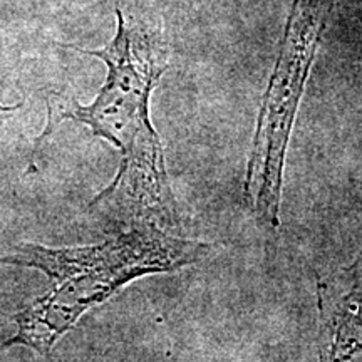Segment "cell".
I'll use <instances>...</instances> for the list:
<instances>
[{
    "instance_id": "cell-1",
    "label": "cell",
    "mask_w": 362,
    "mask_h": 362,
    "mask_svg": "<svg viewBox=\"0 0 362 362\" xmlns=\"http://www.w3.org/2000/svg\"><path fill=\"white\" fill-rule=\"evenodd\" d=\"M117 30L106 47L76 51L106 64L107 76L96 99L83 106L64 93H51L47 124L35 141L29 170L35 166L40 144L66 119L88 126L94 136L119 149L121 161L115 178L89 203L128 226L156 225L175 233L181 228L165 149L149 117V99L168 69V45L160 30L128 25L117 8Z\"/></svg>"
},
{
    "instance_id": "cell-2",
    "label": "cell",
    "mask_w": 362,
    "mask_h": 362,
    "mask_svg": "<svg viewBox=\"0 0 362 362\" xmlns=\"http://www.w3.org/2000/svg\"><path fill=\"white\" fill-rule=\"evenodd\" d=\"M211 248V243L178 237L156 225L129 226L96 245L51 248L19 243L0 264L42 272L49 288L12 315L17 332L0 342V352L24 346L49 356L81 317L110 300L129 282L187 269Z\"/></svg>"
},
{
    "instance_id": "cell-3",
    "label": "cell",
    "mask_w": 362,
    "mask_h": 362,
    "mask_svg": "<svg viewBox=\"0 0 362 362\" xmlns=\"http://www.w3.org/2000/svg\"><path fill=\"white\" fill-rule=\"evenodd\" d=\"M334 0H296L282 47L262 99L245 173V200L265 232L280 226L291 134Z\"/></svg>"
},
{
    "instance_id": "cell-4",
    "label": "cell",
    "mask_w": 362,
    "mask_h": 362,
    "mask_svg": "<svg viewBox=\"0 0 362 362\" xmlns=\"http://www.w3.org/2000/svg\"><path fill=\"white\" fill-rule=\"evenodd\" d=\"M320 362H362V310L336 279L317 285Z\"/></svg>"
},
{
    "instance_id": "cell-5",
    "label": "cell",
    "mask_w": 362,
    "mask_h": 362,
    "mask_svg": "<svg viewBox=\"0 0 362 362\" xmlns=\"http://www.w3.org/2000/svg\"><path fill=\"white\" fill-rule=\"evenodd\" d=\"M342 285L344 291L356 300H362V252L357 260L347 269L341 277L336 279Z\"/></svg>"
},
{
    "instance_id": "cell-6",
    "label": "cell",
    "mask_w": 362,
    "mask_h": 362,
    "mask_svg": "<svg viewBox=\"0 0 362 362\" xmlns=\"http://www.w3.org/2000/svg\"><path fill=\"white\" fill-rule=\"evenodd\" d=\"M4 111H12V107H4V106H0V112H4Z\"/></svg>"
},
{
    "instance_id": "cell-7",
    "label": "cell",
    "mask_w": 362,
    "mask_h": 362,
    "mask_svg": "<svg viewBox=\"0 0 362 362\" xmlns=\"http://www.w3.org/2000/svg\"><path fill=\"white\" fill-rule=\"evenodd\" d=\"M354 300H356V298H354ZM357 302H359V304H361V310H362V300H357Z\"/></svg>"
}]
</instances>
